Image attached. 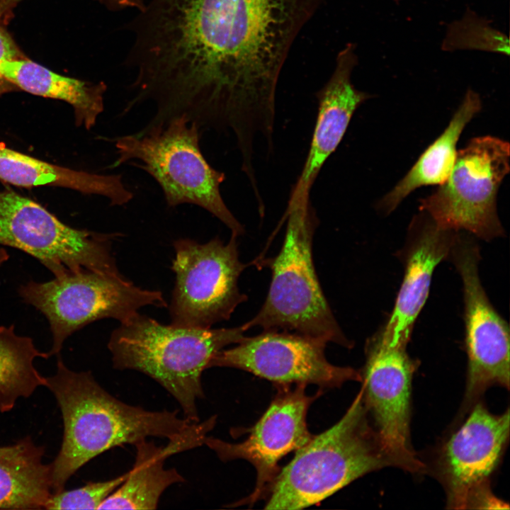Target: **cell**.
Here are the masks:
<instances>
[{
    "label": "cell",
    "mask_w": 510,
    "mask_h": 510,
    "mask_svg": "<svg viewBox=\"0 0 510 510\" xmlns=\"http://www.w3.org/2000/svg\"><path fill=\"white\" fill-rule=\"evenodd\" d=\"M322 0H150L125 28L134 98L155 115L241 134L275 120L278 77Z\"/></svg>",
    "instance_id": "cell-1"
},
{
    "label": "cell",
    "mask_w": 510,
    "mask_h": 510,
    "mask_svg": "<svg viewBox=\"0 0 510 510\" xmlns=\"http://www.w3.org/2000/svg\"><path fill=\"white\" fill-rule=\"evenodd\" d=\"M45 387L54 395L64 424L60 450L50 463L52 494L64 489L79 469L104 452L147 437L171 439L193 424L181 418L178 410L149 411L120 401L91 371L71 370L60 356Z\"/></svg>",
    "instance_id": "cell-2"
},
{
    "label": "cell",
    "mask_w": 510,
    "mask_h": 510,
    "mask_svg": "<svg viewBox=\"0 0 510 510\" xmlns=\"http://www.w3.org/2000/svg\"><path fill=\"white\" fill-rule=\"evenodd\" d=\"M241 325L195 328L162 324L139 312L114 329L108 348L113 366L141 372L162 385L180 405L183 417L200 421L197 401L205 397L202 374L215 355L245 336Z\"/></svg>",
    "instance_id": "cell-3"
},
{
    "label": "cell",
    "mask_w": 510,
    "mask_h": 510,
    "mask_svg": "<svg viewBox=\"0 0 510 510\" xmlns=\"http://www.w3.org/2000/svg\"><path fill=\"white\" fill-rule=\"evenodd\" d=\"M393 465L369 420L362 390L342 418L295 451L267 494L266 509H300L355 480Z\"/></svg>",
    "instance_id": "cell-4"
},
{
    "label": "cell",
    "mask_w": 510,
    "mask_h": 510,
    "mask_svg": "<svg viewBox=\"0 0 510 510\" xmlns=\"http://www.w3.org/2000/svg\"><path fill=\"white\" fill-rule=\"evenodd\" d=\"M282 247L267 261L271 270L269 290L262 307L242 324L263 331L293 332L351 348L324 296L313 261L317 218L310 194H291Z\"/></svg>",
    "instance_id": "cell-5"
},
{
    "label": "cell",
    "mask_w": 510,
    "mask_h": 510,
    "mask_svg": "<svg viewBox=\"0 0 510 510\" xmlns=\"http://www.w3.org/2000/svg\"><path fill=\"white\" fill-rule=\"evenodd\" d=\"M202 134L195 123L179 118L162 127L116 137L114 166L132 162L158 183L169 208L184 204L200 207L239 237L244 229L220 192L225 175L204 157Z\"/></svg>",
    "instance_id": "cell-6"
},
{
    "label": "cell",
    "mask_w": 510,
    "mask_h": 510,
    "mask_svg": "<svg viewBox=\"0 0 510 510\" xmlns=\"http://www.w3.org/2000/svg\"><path fill=\"white\" fill-rule=\"evenodd\" d=\"M19 294L49 322L53 339L50 356L59 354L68 336L96 320L113 318L121 323L143 307H167L159 290L142 289L120 273L89 270L44 283L30 281L21 286Z\"/></svg>",
    "instance_id": "cell-7"
},
{
    "label": "cell",
    "mask_w": 510,
    "mask_h": 510,
    "mask_svg": "<svg viewBox=\"0 0 510 510\" xmlns=\"http://www.w3.org/2000/svg\"><path fill=\"white\" fill-rule=\"evenodd\" d=\"M509 169V142L475 137L457 152L448 178L420 200V210L443 230H465L487 241L503 236L496 201Z\"/></svg>",
    "instance_id": "cell-8"
},
{
    "label": "cell",
    "mask_w": 510,
    "mask_h": 510,
    "mask_svg": "<svg viewBox=\"0 0 510 510\" xmlns=\"http://www.w3.org/2000/svg\"><path fill=\"white\" fill-rule=\"evenodd\" d=\"M120 235L71 227L36 202L0 190V244L36 258L55 277L83 270L120 274L112 253Z\"/></svg>",
    "instance_id": "cell-9"
},
{
    "label": "cell",
    "mask_w": 510,
    "mask_h": 510,
    "mask_svg": "<svg viewBox=\"0 0 510 510\" xmlns=\"http://www.w3.org/2000/svg\"><path fill=\"white\" fill-rule=\"evenodd\" d=\"M237 239L232 234L226 244L218 237L204 244L189 238L174 242L171 324L210 328L229 319L237 307L246 301L238 287L246 266L239 259Z\"/></svg>",
    "instance_id": "cell-10"
},
{
    "label": "cell",
    "mask_w": 510,
    "mask_h": 510,
    "mask_svg": "<svg viewBox=\"0 0 510 510\" xmlns=\"http://www.w3.org/2000/svg\"><path fill=\"white\" fill-rule=\"evenodd\" d=\"M407 344H391L380 334L366 344L361 372L362 392L380 444L392 465L411 472L425 470L410 443V398L415 364Z\"/></svg>",
    "instance_id": "cell-11"
},
{
    "label": "cell",
    "mask_w": 510,
    "mask_h": 510,
    "mask_svg": "<svg viewBox=\"0 0 510 510\" xmlns=\"http://www.w3.org/2000/svg\"><path fill=\"white\" fill-rule=\"evenodd\" d=\"M509 434V411L490 413L475 405L465 421L446 443L440 475L449 508L509 509L491 492L489 478L499 463Z\"/></svg>",
    "instance_id": "cell-12"
},
{
    "label": "cell",
    "mask_w": 510,
    "mask_h": 510,
    "mask_svg": "<svg viewBox=\"0 0 510 510\" xmlns=\"http://www.w3.org/2000/svg\"><path fill=\"white\" fill-rule=\"evenodd\" d=\"M450 254L461 276L468 357L465 404L471 407L487 388L509 387V332L482 288L479 249L464 235L455 236Z\"/></svg>",
    "instance_id": "cell-13"
},
{
    "label": "cell",
    "mask_w": 510,
    "mask_h": 510,
    "mask_svg": "<svg viewBox=\"0 0 510 510\" xmlns=\"http://www.w3.org/2000/svg\"><path fill=\"white\" fill-rule=\"evenodd\" d=\"M327 344L293 332L263 331L254 336H244L232 348L220 351L211 359L208 368L243 370L276 385L314 384L329 388L340 387L347 381L361 382L359 370L327 361L324 353Z\"/></svg>",
    "instance_id": "cell-14"
},
{
    "label": "cell",
    "mask_w": 510,
    "mask_h": 510,
    "mask_svg": "<svg viewBox=\"0 0 510 510\" xmlns=\"http://www.w3.org/2000/svg\"><path fill=\"white\" fill-rule=\"evenodd\" d=\"M277 393L268 409L249 431L243 441L234 443L206 436L204 444L225 462L249 461L255 468L256 480L251 494L237 505H252L267 496L280 468L283 457L306 444L312 435L307 424L308 409L319 395L309 396L306 385H276Z\"/></svg>",
    "instance_id": "cell-15"
},
{
    "label": "cell",
    "mask_w": 510,
    "mask_h": 510,
    "mask_svg": "<svg viewBox=\"0 0 510 510\" xmlns=\"http://www.w3.org/2000/svg\"><path fill=\"white\" fill-rule=\"evenodd\" d=\"M355 49L350 42L339 52L333 73L317 93L318 113L311 145L293 193H310L322 166L344 137L354 112L370 97L351 82L358 60Z\"/></svg>",
    "instance_id": "cell-16"
},
{
    "label": "cell",
    "mask_w": 510,
    "mask_h": 510,
    "mask_svg": "<svg viewBox=\"0 0 510 510\" xmlns=\"http://www.w3.org/2000/svg\"><path fill=\"white\" fill-rule=\"evenodd\" d=\"M430 221L413 241L392 313L380 333L391 344H407L414 323L429 295L434 268L450 254L458 232L441 229Z\"/></svg>",
    "instance_id": "cell-17"
},
{
    "label": "cell",
    "mask_w": 510,
    "mask_h": 510,
    "mask_svg": "<svg viewBox=\"0 0 510 510\" xmlns=\"http://www.w3.org/2000/svg\"><path fill=\"white\" fill-rule=\"evenodd\" d=\"M0 179L21 187L52 186L107 198L121 206L133 193L118 174H98L50 164L8 148L0 142Z\"/></svg>",
    "instance_id": "cell-18"
},
{
    "label": "cell",
    "mask_w": 510,
    "mask_h": 510,
    "mask_svg": "<svg viewBox=\"0 0 510 510\" xmlns=\"http://www.w3.org/2000/svg\"><path fill=\"white\" fill-rule=\"evenodd\" d=\"M0 80L30 94L69 103L76 124L91 129L104 110L107 85L58 74L29 60L14 58L0 64Z\"/></svg>",
    "instance_id": "cell-19"
},
{
    "label": "cell",
    "mask_w": 510,
    "mask_h": 510,
    "mask_svg": "<svg viewBox=\"0 0 510 510\" xmlns=\"http://www.w3.org/2000/svg\"><path fill=\"white\" fill-rule=\"evenodd\" d=\"M45 448L30 436L0 446V509H44L52 494L51 465Z\"/></svg>",
    "instance_id": "cell-20"
},
{
    "label": "cell",
    "mask_w": 510,
    "mask_h": 510,
    "mask_svg": "<svg viewBox=\"0 0 510 510\" xmlns=\"http://www.w3.org/2000/svg\"><path fill=\"white\" fill-rule=\"evenodd\" d=\"M482 108L480 96L469 89L443 133L419 157L407 174L380 201L390 213L413 191L424 186L441 185L448 178L455 162L456 144L471 119Z\"/></svg>",
    "instance_id": "cell-21"
},
{
    "label": "cell",
    "mask_w": 510,
    "mask_h": 510,
    "mask_svg": "<svg viewBox=\"0 0 510 510\" xmlns=\"http://www.w3.org/2000/svg\"><path fill=\"white\" fill-rule=\"evenodd\" d=\"M132 468L124 482L100 505L98 509H156L164 492L185 479L175 468H165L164 462L174 455L171 446H157L147 439L134 445Z\"/></svg>",
    "instance_id": "cell-22"
},
{
    "label": "cell",
    "mask_w": 510,
    "mask_h": 510,
    "mask_svg": "<svg viewBox=\"0 0 510 510\" xmlns=\"http://www.w3.org/2000/svg\"><path fill=\"white\" fill-rule=\"evenodd\" d=\"M49 353L37 349L28 336L16 334L13 325L0 327V412L11 410L20 397H29L46 378L33 365L36 358Z\"/></svg>",
    "instance_id": "cell-23"
},
{
    "label": "cell",
    "mask_w": 510,
    "mask_h": 510,
    "mask_svg": "<svg viewBox=\"0 0 510 510\" xmlns=\"http://www.w3.org/2000/svg\"><path fill=\"white\" fill-rule=\"evenodd\" d=\"M443 49H477L506 55L510 51L508 37L472 12L448 28Z\"/></svg>",
    "instance_id": "cell-24"
},
{
    "label": "cell",
    "mask_w": 510,
    "mask_h": 510,
    "mask_svg": "<svg viewBox=\"0 0 510 510\" xmlns=\"http://www.w3.org/2000/svg\"><path fill=\"white\" fill-rule=\"evenodd\" d=\"M128 472L106 481L90 482L86 485L52 494L45 509H98L101 503L126 479Z\"/></svg>",
    "instance_id": "cell-25"
},
{
    "label": "cell",
    "mask_w": 510,
    "mask_h": 510,
    "mask_svg": "<svg viewBox=\"0 0 510 510\" xmlns=\"http://www.w3.org/2000/svg\"><path fill=\"white\" fill-rule=\"evenodd\" d=\"M18 50L9 35L0 27V64L17 58Z\"/></svg>",
    "instance_id": "cell-26"
},
{
    "label": "cell",
    "mask_w": 510,
    "mask_h": 510,
    "mask_svg": "<svg viewBox=\"0 0 510 510\" xmlns=\"http://www.w3.org/2000/svg\"><path fill=\"white\" fill-rule=\"evenodd\" d=\"M109 11H118L128 8L142 10L145 6L144 0H98Z\"/></svg>",
    "instance_id": "cell-27"
},
{
    "label": "cell",
    "mask_w": 510,
    "mask_h": 510,
    "mask_svg": "<svg viewBox=\"0 0 510 510\" xmlns=\"http://www.w3.org/2000/svg\"><path fill=\"white\" fill-rule=\"evenodd\" d=\"M8 259V254L6 250L0 248V266Z\"/></svg>",
    "instance_id": "cell-28"
},
{
    "label": "cell",
    "mask_w": 510,
    "mask_h": 510,
    "mask_svg": "<svg viewBox=\"0 0 510 510\" xmlns=\"http://www.w3.org/2000/svg\"><path fill=\"white\" fill-rule=\"evenodd\" d=\"M19 1V0H6V2H7V3H11V2H16V1Z\"/></svg>",
    "instance_id": "cell-29"
}]
</instances>
